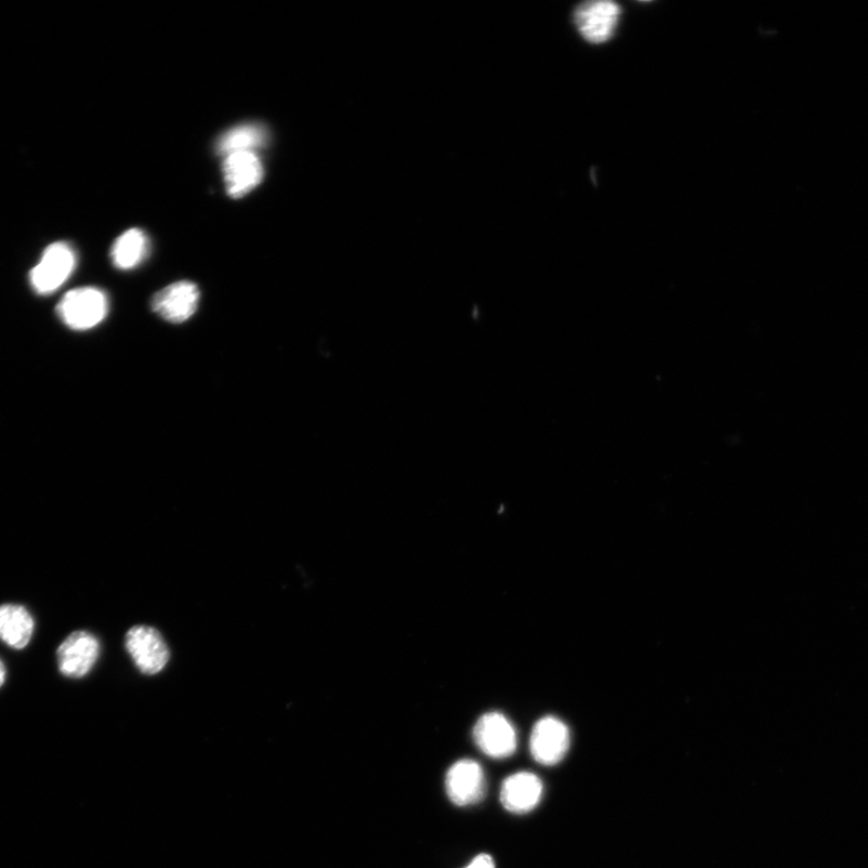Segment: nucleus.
I'll list each match as a JSON object with an SVG mask.
<instances>
[{"label": "nucleus", "mask_w": 868, "mask_h": 868, "mask_svg": "<svg viewBox=\"0 0 868 868\" xmlns=\"http://www.w3.org/2000/svg\"><path fill=\"white\" fill-rule=\"evenodd\" d=\"M473 735H475L480 751L493 759H506L516 752L517 732L502 714L483 716L478 720Z\"/></svg>", "instance_id": "8"}, {"label": "nucleus", "mask_w": 868, "mask_h": 868, "mask_svg": "<svg viewBox=\"0 0 868 868\" xmlns=\"http://www.w3.org/2000/svg\"><path fill=\"white\" fill-rule=\"evenodd\" d=\"M149 240L147 234L138 229L129 230L118 236L112 247L114 266L121 271L134 269L147 257Z\"/></svg>", "instance_id": "14"}, {"label": "nucleus", "mask_w": 868, "mask_h": 868, "mask_svg": "<svg viewBox=\"0 0 868 868\" xmlns=\"http://www.w3.org/2000/svg\"><path fill=\"white\" fill-rule=\"evenodd\" d=\"M75 267L76 254L70 244H51L31 272V285L38 295L49 296L71 278Z\"/></svg>", "instance_id": "2"}, {"label": "nucleus", "mask_w": 868, "mask_h": 868, "mask_svg": "<svg viewBox=\"0 0 868 868\" xmlns=\"http://www.w3.org/2000/svg\"><path fill=\"white\" fill-rule=\"evenodd\" d=\"M6 678H7V670H6V666H4V664L2 663V660H0V688H2V687H3V684H4V681H6Z\"/></svg>", "instance_id": "16"}, {"label": "nucleus", "mask_w": 868, "mask_h": 868, "mask_svg": "<svg viewBox=\"0 0 868 868\" xmlns=\"http://www.w3.org/2000/svg\"><path fill=\"white\" fill-rule=\"evenodd\" d=\"M34 633L31 613L19 604L0 606V641L14 649L29 646Z\"/></svg>", "instance_id": "12"}, {"label": "nucleus", "mask_w": 868, "mask_h": 868, "mask_svg": "<svg viewBox=\"0 0 868 868\" xmlns=\"http://www.w3.org/2000/svg\"><path fill=\"white\" fill-rule=\"evenodd\" d=\"M621 12L620 6L608 0H596L579 6L574 12V22L585 41L602 44L613 36Z\"/></svg>", "instance_id": "4"}, {"label": "nucleus", "mask_w": 868, "mask_h": 868, "mask_svg": "<svg viewBox=\"0 0 868 868\" xmlns=\"http://www.w3.org/2000/svg\"><path fill=\"white\" fill-rule=\"evenodd\" d=\"M109 300L102 289L81 287L65 294L57 306L60 319L75 331H87L107 318Z\"/></svg>", "instance_id": "1"}, {"label": "nucleus", "mask_w": 868, "mask_h": 868, "mask_svg": "<svg viewBox=\"0 0 868 868\" xmlns=\"http://www.w3.org/2000/svg\"><path fill=\"white\" fill-rule=\"evenodd\" d=\"M99 642L87 631H76L57 650L61 674L68 678H83L95 667L99 656Z\"/></svg>", "instance_id": "5"}, {"label": "nucleus", "mask_w": 868, "mask_h": 868, "mask_svg": "<svg viewBox=\"0 0 868 868\" xmlns=\"http://www.w3.org/2000/svg\"><path fill=\"white\" fill-rule=\"evenodd\" d=\"M466 868H495V862L490 855L480 854Z\"/></svg>", "instance_id": "15"}, {"label": "nucleus", "mask_w": 868, "mask_h": 868, "mask_svg": "<svg viewBox=\"0 0 868 868\" xmlns=\"http://www.w3.org/2000/svg\"><path fill=\"white\" fill-rule=\"evenodd\" d=\"M543 794L542 781L536 774L519 772L510 775L501 787V802L504 807L517 814L534 809Z\"/></svg>", "instance_id": "11"}, {"label": "nucleus", "mask_w": 868, "mask_h": 868, "mask_svg": "<svg viewBox=\"0 0 868 868\" xmlns=\"http://www.w3.org/2000/svg\"><path fill=\"white\" fill-rule=\"evenodd\" d=\"M570 730L554 717L539 720L531 734V753L538 764L552 766L559 764L570 748Z\"/></svg>", "instance_id": "6"}, {"label": "nucleus", "mask_w": 868, "mask_h": 868, "mask_svg": "<svg viewBox=\"0 0 868 868\" xmlns=\"http://www.w3.org/2000/svg\"><path fill=\"white\" fill-rule=\"evenodd\" d=\"M445 787L454 805L466 807L478 804L485 795L484 771L476 761H458L446 774Z\"/></svg>", "instance_id": "9"}, {"label": "nucleus", "mask_w": 868, "mask_h": 868, "mask_svg": "<svg viewBox=\"0 0 868 868\" xmlns=\"http://www.w3.org/2000/svg\"><path fill=\"white\" fill-rule=\"evenodd\" d=\"M263 166L255 152H236L225 157L223 178L232 199H242L255 190L263 179Z\"/></svg>", "instance_id": "10"}, {"label": "nucleus", "mask_w": 868, "mask_h": 868, "mask_svg": "<svg viewBox=\"0 0 868 868\" xmlns=\"http://www.w3.org/2000/svg\"><path fill=\"white\" fill-rule=\"evenodd\" d=\"M268 130L260 124H245L231 128L216 142L219 155L226 157L236 152H255L268 142Z\"/></svg>", "instance_id": "13"}, {"label": "nucleus", "mask_w": 868, "mask_h": 868, "mask_svg": "<svg viewBox=\"0 0 868 868\" xmlns=\"http://www.w3.org/2000/svg\"><path fill=\"white\" fill-rule=\"evenodd\" d=\"M200 288L191 282H178L157 293L151 301L152 310L163 320L182 324L193 317L200 305Z\"/></svg>", "instance_id": "7"}, {"label": "nucleus", "mask_w": 868, "mask_h": 868, "mask_svg": "<svg viewBox=\"0 0 868 868\" xmlns=\"http://www.w3.org/2000/svg\"><path fill=\"white\" fill-rule=\"evenodd\" d=\"M126 649L142 675L162 673L170 653L162 635L151 626L131 627L126 635Z\"/></svg>", "instance_id": "3"}]
</instances>
